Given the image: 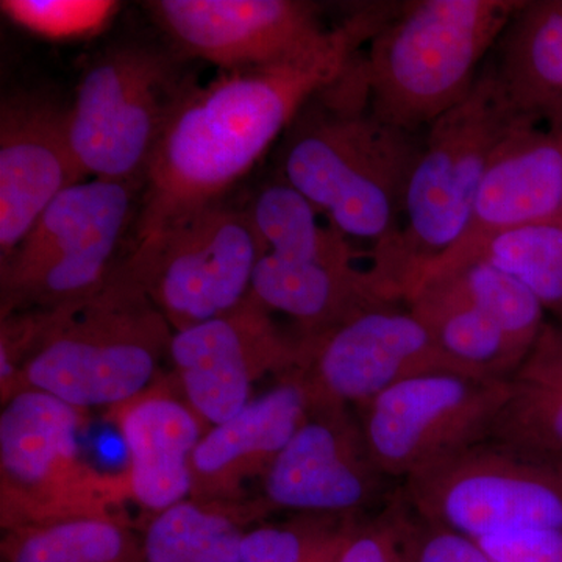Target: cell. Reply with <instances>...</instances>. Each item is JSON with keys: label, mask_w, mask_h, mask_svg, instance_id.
I'll use <instances>...</instances> for the list:
<instances>
[{"label": "cell", "mask_w": 562, "mask_h": 562, "mask_svg": "<svg viewBox=\"0 0 562 562\" xmlns=\"http://www.w3.org/2000/svg\"><path fill=\"white\" fill-rule=\"evenodd\" d=\"M395 9L397 2L366 3L301 57L221 70L205 87L190 85L169 114L147 169L132 250L194 211L224 201L302 106L346 72Z\"/></svg>", "instance_id": "cell-1"}, {"label": "cell", "mask_w": 562, "mask_h": 562, "mask_svg": "<svg viewBox=\"0 0 562 562\" xmlns=\"http://www.w3.org/2000/svg\"><path fill=\"white\" fill-rule=\"evenodd\" d=\"M424 133L402 131L375 116L358 54L283 133L280 179L344 236L372 243V258L390 249L401 233L406 187Z\"/></svg>", "instance_id": "cell-2"}, {"label": "cell", "mask_w": 562, "mask_h": 562, "mask_svg": "<svg viewBox=\"0 0 562 562\" xmlns=\"http://www.w3.org/2000/svg\"><path fill=\"white\" fill-rule=\"evenodd\" d=\"M527 122L535 121L514 106L491 58L471 92L425 131L401 233L372 257L371 271L394 301L406 305L428 265L461 238L495 155Z\"/></svg>", "instance_id": "cell-3"}, {"label": "cell", "mask_w": 562, "mask_h": 562, "mask_svg": "<svg viewBox=\"0 0 562 562\" xmlns=\"http://www.w3.org/2000/svg\"><path fill=\"white\" fill-rule=\"evenodd\" d=\"M524 0H409L361 52L373 113L424 133L471 92Z\"/></svg>", "instance_id": "cell-4"}, {"label": "cell", "mask_w": 562, "mask_h": 562, "mask_svg": "<svg viewBox=\"0 0 562 562\" xmlns=\"http://www.w3.org/2000/svg\"><path fill=\"white\" fill-rule=\"evenodd\" d=\"M143 191L144 181L106 179H88L63 191L0 261L7 294L57 310L101 291L135 228Z\"/></svg>", "instance_id": "cell-5"}, {"label": "cell", "mask_w": 562, "mask_h": 562, "mask_svg": "<svg viewBox=\"0 0 562 562\" xmlns=\"http://www.w3.org/2000/svg\"><path fill=\"white\" fill-rule=\"evenodd\" d=\"M190 87L165 52L111 47L85 70L68 109V132L87 179L144 181L166 121Z\"/></svg>", "instance_id": "cell-6"}, {"label": "cell", "mask_w": 562, "mask_h": 562, "mask_svg": "<svg viewBox=\"0 0 562 562\" xmlns=\"http://www.w3.org/2000/svg\"><path fill=\"white\" fill-rule=\"evenodd\" d=\"M414 514L468 538L562 530V465L483 439L402 482Z\"/></svg>", "instance_id": "cell-7"}, {"label": "cell", "mask_w": 562, "mask_h": 562, "mask_svg": "<svg viewBox=\"0 0 562 562\" xmlns=\"http://www.w3.org/2000/svg\"><path fill=\"white\" fill-rule=\"evenodd\" d=\"M261 254L247 206L224 199L132 250L124 265L183 330L238 308L250 295Z\"/></svg>", "instance_id": "cell-8"}, {"label": "cell", "mask_w": 562, "mask_h": 562, "mask_svg": "<svg viewBox=\"0 0 562 562\" xmlns=\"http://www.w3.org/2000/svg\"><path fill=\"white\" fill-rule=\"evenodd\" d=\"M508 380L454 372L416 376L358 406L369 452L380 471L401 480L487 439L508 397Z\"/></svg>", "instance_id": "cell-9"}, {"label": "cell", "mask_w": 562, "mask_h": 562, "mask_svg": "<svg viewBox=\"0 0 562 562\" xmlns=\"http://www.w3.org/2000/svg\"><path fill=\"white\" fill-rule=\"evenodd\" d=\"M299 358L310 362L303 375L319 406L350 403L358 408L395 384L427 373L469 375L401 303L371 306L305 338Z\"/></svg>", "instance_id": "cell-10"}, {"label": "cell", "mask_w": 562, "mask_h": 562, "mask_svg": "<svg viewBox=\"0 0 562 562\" xmlns=\"http://www.w3.org/2000/svg\"><path fill=\"white\" fill-rule=\"evenodd\" d=\"M146 7L180 52L221 70L301 57L331 33L319 7L303 0H157Z\"/></svg>", "instance_id": "cell-11"}, {"label": "cell", "mask_w": 562, "mask_h": 562, "mask_svg": "<svg viewBox=\"0 0 562 562\" xmlns=\"http://www.w3.org/2000/svg\"><path fill=\"white\" fill-rule=\"evenodd\" d=\"M319 406L269 464V502L292 512L355 514L386 502L390 482L373 461L360 422Z\"/></svg>", "instance_id": "cell-12"}, {"label": "cell", "mask_w": 562, "mask_h": 562, "mask_svg": "<svg viewBox=\"0 0 562 562\" xmlns=\"http://www.w3.org/2000/svg\"><path fill=\"white\" fill-rule=\"evenodd\" d=\"M561 220L562 131L527 122L495 155L461 238L428 265L414 291L425 281L452 276L479 261L487 244L503 233Z\"/></svg>", "instance_id": "cell-13"}, {"label": "cell", "mask_w": 562, "mask_h": 562, "mask_svg": "<svg viewBox=\"0 0 562 562\" xmlns=\"http://www.w3.org/2000/svg\"><path fill=\"white\" fill-rule=\"evenodd\" d=\"M88 180L70 146L68 109L43 94L0 106V261L9 258L63 191Z\"/></svg>", "instance_id": "cell-14"}, {"label": "cell", "mask_w": 562, "mask_h": 562, "mask_svg": "<svg viewBox=\"0 0 562 562\" xmlns=\"http://www.w3.org/2000/svg\"><path fill=\"white\" fill-rule=\"evenodd\" d=\"M268 308L250 295L233 312L172 336L169 350L192 408L213 425L232 419L251 401V361L297 360L273 333Z\"/></svg>", "instance_id": "cell-15"}, {"label": "cell", "mask_w": 562, "mask_h": 562, "mask_svg": "<svg viewBox=\"0 0 562 562\" xmlns=\"http://www.w3.org/2000/svg\"><path fill=\"white\" fill-rule=\"evenodd\" d=\"M494 50L492 63L514 106L562 131V0H524Z\"/></svg>", "instance_id": "cell-16"}, {"label": "cell", "mask_w": 562, "mask_h": 562, "mask_svg": "<svg viewBox=\"0 0 562 562\" xmlns=\"http://www.w3.org/2000/svg\"><path fill=\"white\" fill-rule=\"evenodd\" d=\"M121 435L136 501L160 513L184 502L192 484V454L202 439L194 414L169 398H147L124 414Z\"/></svg>", "instance_id": "cell-17"}, {"label": "cell", "mask_w": 562, "mask_h": 562, "mask_svg": "<svg viewBox=\"0 0 562 562\" xmlns=\"http://www.w3.org/2000/svg\"><path fill=\"white\" fill-rule=\"evenodd\" d=\"M406 306L441 349L476 379L509 380L527 358V351L473 301L457 276L425 281Z\"/></svg>", "instance_id": "cell-18"}, {"label": "cell", "mask_w": 562, "mask_h": 562, "mask_svg": "<svg viewBox=\"0 0 562 562\" xmlns=\"http://www.w3.org/2000/svg\"><path fill=\"white\" fill-rule=\"evenodd\" d=\"M508 386L487 439L562 465V324L547 321Z\"/></svg>", "instance_id": "cell-19"}, {"label": "cell", "mask_w": 562, "mask_h": 562, "mask_svg": "<svg viewBox=\"0 0 562 562\" xmlns=\"http://www.w3.org/2000/svg\"><path fill=\"white\" fill-rule=\"evenodd\" d=\"M317 406L303 373L288 380L251 398L232 419L214 425L195 447L192 468L214 475L243 458H265L271 464Z\"/></svg>", "instance_id": "cell-20"}, {"label": "cell", "mask_w": 562, "mask_h": 562, "mask_svg": "<svg viewBox=\"0 0 562 562\" xmlns=\"http://www.w3.org/2000/svg\"><path fill=\"white\" fill-rule=\"evenodd\" d=\"M79 413L47 392L32 390L11 398L0 416V461L11 479L44 482L79 452Z\"/></svg>", "instance_id": "cell-21"}, {"label": "cell", "mask_w": 562, "mask_h": 562, "mask_svg": "<svg viewBox=\"0 0 562 562\" xmlns=\"http://www.w3.org/2000/svg\"><path fill=\"white\" fill-rule=\"evenodd\" d=\"M262 250L283 258L351 268L360 250L331 225H322L319 211L284 180L269 181L247 206Z\"/></svg>", "instance_id": "cell-22"}, {"label": "cell", "mask_w": 562, "mask_h": 562, "mask_svg": "<svg viewBox=\"0 0 562 562\" xmlns=\"http://www.w3.org/2000/svg\"><path fill=\"white\" fill-rule=\"evenodd\" d=\"M479 261L522 283L562 324V220L503 233L487 244Z\"/></svg>", "instance_id": "cell-23"}, {"label": "cell", "mask_w": 562, "mask_h": 562, "mask_svg": "<svg viewBox=\"0 0 562 562\" xmlns=\"http://www.w3.org/2000/svg\"><path fill=\"white\" fill-rule=\"evenodd\" d=\"M243 541L227 517L181 502L151 522L146 558L147 562H241Z\"/></svg>", "instance_id": "cell-24"}, {"label": "cell", "mask_w": 562, "mask_h": 562, "mask_svg": "<svg viewBox=\"0 0 562 562\" xmlns=\"http://www.w3.org/2000/svg\"><path fill=\"white\" fill-rule=\"evenodd\" d=\"M452 276L461 280L468 294L502 330L530 353L547 324L541 302L522 283L484 261L473 262Z\"/></svg>", "instance_id": "cell-25"}, {"label": "cell", "mask_w": 562, "mask_h": 562, "mask_svg": "<svg viewBox=\"0 0 562 562\" xmlns=\"http://www.w3.org/2000/svg\"><path fill=\"white\" fill-rule=\"evenodd\" d=\"M0 7L25 31L54 41L98 35L120 10L110 0H3Z\"/></svg>", "instance_id": "cell-26"}, {"label": "cell", "mask_w": 562, "mask_h": 562, "mask_svg": "<svg viewBox=\"0 0 562 562\" xmlns=\"http://www.w3.org/2000/svg\"><path fill=\"white\" fill-rule=\"evenodd\" d=\"M124 539L114 525L83 519L54 525L22 543L16 562H111Z\"/></svg>", "instance_id": "cell-27"}, {"label": "cell", "mask_w": 562, "mask_h": 562, "mask_svg": "<svg viewBox=\"0 0 562 562\" xmlns=\"http://www.w3.org/2000/svg\"><path fill=\"white\" fill-rule=\"evenodd\" d=\"M336 562H414L413 512L401 490L376 519L351 530Z\"/></svg>", "instance_id": "cell-28"}, {"label": "cell", "mask_w": 562, "mask_h": 562, "mask_svg": "<svg viewBox=\"0 0 562 562\" xmlns=\"http://www.w3.org/2000/svg\"><path fill=\"white\" fill-rule=\"evenodd\" d=\"M349 535L314 543L294 528H258L244 536L241 562H336Z\"/></svg>", "instance_id": "cell-29"}, {"label": "cell", "mask_w": 562, "mask_h": 562, "mask_svg": "<svg viewBox=\"0 0 562 562\" xmlns=\"http://www.w3.org/2000/svg\"><path fill=\"white\" fill-rule=\"evenodd\" d=\"M413 552L414 562H492L475 539L428 522L414 513Z\"/></svg>", "instance_id": "cell-30"}, {"label": "cell", "mask_w": 562, "mask_h": 562, "mask_svg": "<svg viewBox=\"0 0 562 562\" xmlns=\"http://www.w3.org/2000/svg\"><path fill=\"white\" fill-rule=\"evenodd\" d=\"M492 562H562V530H524L479 539Z\"/></svg>", "instance_id": "cell-31"}]
</instances>
